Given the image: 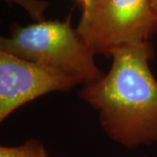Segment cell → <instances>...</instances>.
<instances>
[{
  "label": "cell",
  "mask_w": 157,
  "mask_h": 157,
  "mask_svg": "<svg viewBox=\"0 0 157 157\" xmlns=\"http://www.w3.org/2000/svg\"><path fill=\"white\" fill-rule=\"evenodd\" d=\"M0 157H47V152L40 141L32 139L19 147H1Z\"/></svg>",
  "instance_id": "obj_5"
},
{
  "label": "cell",
  "mask_w": 157,
  "mask_h": 157,
  "mask_svg": "<svg viewBox=\"0 0 157 157\" xmlns=\"http://www.w3.org/2000/svg\"><path fill=\"white\" fill-rule=\"evenodd\" d=\"M76 31L94 54L111 58L124 45L149 41L157 14L150 0H91Z\"/></svg>",
  "instance_id": "obj_3"
},
{
  "label": "cell",
  "mask_w": 157,
  "mask_h": 157,
  "mask_svg": "<svg viewBox=\"0 0 157 157\" xmlns=\"http://www.w3.org/2000/svg\"><path fill=\"white\" fill-rule=\"evenodd\" d=\"M79 4H81V6H82V10H84L86 9L87 6H89L90 4V1L91 0H77Z\"/></svg>",
  "instance_id": "obj_7"
},
{
  "label": "cell",
  "mask_w": 157,
  "mask_h": 157,
  "mask_svg": "<svg viewBox=\"0 0 157 157\" xmlns=\"http://www.w3.org/2000/svg\"><path fill=\"white\" fill-rule=\"evenodd\" d=\"M150 3H151V6L152 8H153V10L157 14V0H150Z\"/></svg>",
  "instance_id": "obj_8"
},
{
  "label": "cell",
  "mask_w": 157,
  "mask_h": 157,
  "mask_svg": "<svg viewBox=\"0 0 157 157\" xmlns=\"http://www.w3.org/2000/svg\"><path fill=\"white\" fill-rule=\"evenodd\" d=\"M8 3H17L24 7L28 11L30 16L37 22L45 21L44 19V11L47 8L49 5L46 1L41 0H5Z\"/></svg>",
  "instance_id": "obj_6"
},
{
  "label": "cell",
  "mask_w": 157,
  "mask_h": 157,
  "mask_svg": "<svg viewBox=\"0 0 157 157\" xmlns=\"http://www.w3.org/2000/svg\"><path fill=\"white\" fill-rule=\"evenodd\" d=\"M153 57L150 41L124 45L113 53L108 73L78 94L98 111L106 134L128 148L157 141V80L148 65Z\"/></svg>",
  "instance_id": "obj_1"
},
{
  "label": "cell",
  "mask_w": 157,
  "mask_h": 157,
  "mask_svg": "<svg viewBox=\"0 0 157 157\" xmlns=\"http://www.w3.org/2000/svg\"><path fill=\"white\" fill-rule=\"evenodd\" d=\"M0 51L66 73L80 84L99 81L105 75L96 65L95 54L72 27L71 14L63 21L14 24L10 37L0 39Z\"/></svg>",
  "instance_id": "obj_2"
},
{
  "label": "cell",
  "mask_w": 157,
  "mask_h": 157,
  "mask_svg": "<svg viewBox=\"0 0 157 157\" xmlns=\"http://www.w3.org/2000/svg\"><path fill=\"white\" fill-rule=\"evenodd\" d=\"M78 84L66 73L0 51V121L38 97Z\"/></svg>",
  "instance_id": "obj_4"
}]
</instances>
